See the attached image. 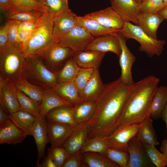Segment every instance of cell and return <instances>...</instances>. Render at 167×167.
I'll use <instances>...</instances> for the list:
<instances>
[{
	"label": "cell",
	"mask_w": 167,
	"mask_h": 167,
	"mask_svg": "<svg viewBox=\"0 0 167 167\" xmlns=\"http://www.w3.org/2000/svg\"><path fill=\"white\" fill-rule=\"evenodd\" d=\"M33 31H19L17 40L19 43L22 47V50L24 45L29 39Z\"/></svg>",
	"instance_id": "cell-49"
},
{
	"label": "cell",
	"mask_w": 167,
	"mask_h": 167,
	"mask_svg": "<svg viewBox=\"0 0 167 167\" xmlns=\"http://www.w3.org/2000/svg\"><path fill=\"white\" fill-rule=\"evenodd\" d=\"M167 102V86L158 87L152 99L149 115L152 119L157 120L161 115Z\"/></svg>",
	"instance_id": "cell-30"
},
{
	"label": "cell",
	"mask_w": 167,
	"mask_h": 167,
	"mask_svg": "<svg viewBox=\"0 0 167 167\" xmlns=\"http://www.w3.org/2000/svg\"><path fill=\"white\" fill-rule=\"evenodd\" d=\"M159 78L149 75L135 83L117 123V126L142 122L149 115Z\"/></svg>",
	"instance_id": "cell-2"
},
{
	"label": "cell",
	"mask_w": 167,
	"mask_h": 167,
	"mask_svg": "<svg viewBox=\"0 0 167 167\" xmlns=\"http://www.w3.org/2000/svg\"><path fill=\"white\" fill-rule=\"evenodd\" d=\"M95 104L96 101H89L74 106L73 117L76 125L87 123L93 113Z\"/></svg>",
	"instance_id": "cell-33"
},
{
	"label": "cell",
	"mask_w": 167,
	"mask_h": 167,
	"mask_svg": "<svg viewBox=\"0 0 167 167\" xmlns=\"http://www.w3.org/2000/svg\"><path fill=\"white\" fill-rule=\"evenodd\" d=\"M116 35L119 39L121 48V52L119 58L121 68V75L119 78L123 84L132 86L135 83L132 77L131 68L136 58L127 47L126 44L127 39L122 33L118 31L116 33Z\"/></svg>",
	"instance_id": "cell-9"
},
{
	"label": "cell",
	"mask_w": 167,
	"mask_h": 167,
	"mask_svg": "<svg viewBox=\"0 0 167 167\" xmlns=\"http://www.w3.org/2000/svg\"><path fill=\"white\" fill-rule=\"evenodd\" d=\"M9 119L18 128L31 135L32 130L36 118L32 114L21 110L9 114Z\"/></svg>",
	"instance_id": "cell-32"
},
{
	"label": "cell",
	"mask_w": 167,
	"mask_h": 167,
	"mask_svg": "<svg viewBox=\"0 0 167 167\" xmlns=\"http://www.w3.org/2000/svg\"><path fill=\"white\" fill-rule=\"evenodd\" d=\"M0 103L9 114L20 110L13 85L0 76Z\"/></svg>",
	"instance_id": "cell-19"
},
{
	"label": "cell",
	"mask_w": 167,
	"mask_h": 167,
	"mask_svg": "<svg viewBox=\"0 0 167 167\" xmlns=\"http://www.w3.org/2000/svg\"><path fill=\"white\" fill-rule=\"evenodd\" d=\"M47 122L51 147L62 146L70 136L74 127L68 124L52 122L47 120Z\"/></svg>",
	"instance_id": "cell-17"
},
{
	"label": "cell",
	"mask_w": 167,
	"mask_h": 167,
	"mask_svg": "<svg viewBox=\"0 0 167 167\" xmlns=\"http://www.w3.org/2000/svg\"><path fill=\"white\" fill-rule=\"evenodd\" d=\"M134 85H125L119 78L105 84L96 101L93 113L86 123L89 127L88 139L107 136L117 127V122Z\"/></svg>",
	"instance_id": "cell-1"
},
{
	"label": "cell",
	"mask_w": 167,
	"mask_h": 167,
	"mask_svg": "<svg viewBox=\"0 0 167 167\" xmlns=\"http://www.w3.org/2000/svg\"><path fill=\"white\" fill-rule=\"evenodd\" d=\"M78 18L70 9L53 18L52 42L59 43L62 37L77 25Z\"/></svg>",
	"instance_id": "cell-11"
},
{
	"label": "cell",
	"mask_w": 167,
	"mask_h": 167,
	"mask_svg": "<svg viewBox=\"0 0 167 167\" xmlns=\"http://www.w3.org/2000/svg\"><path fill=\"white\" fill-rule=\"evenodd\" d=\"M95 38L84 27L77 25L62 37L59 43L77 52L84 50Z\"/></svg>",
	"instance_id": "cell-10"
},
{
	"label": "cell",
	"mask_w": 167,
	"mask_h": 167,
	"mask_svg": "<svg viewBox=\"0 0 167 167\" xmlns=\"http://www.w3.org/2000/svg\"><path fill=\"white\" fill-rule=\"evenodd\" d=\"M103 155L118 164L121 167H128L129 155L127 151L108 148Z\"/></svg>",
	"instance_id": "cell-39"
},
{
	"label": "cell",
	"mask_w": 167,
	"mask_h": 167,
	"mask_svg": "<svg viewBox=\"0 0 167 167\" xmlns=\"http://www.w3.org/2000/svg\"><path fill=\"white\" fill-rule=\"evenodd\" d=\"M140 123L118 126L109 135L104 137L109 148L127 151L129 140L135 136Z\"/></svg>",
	"instance_id": "cell-8"
},
{
	"label": "cell",
	"mask_w": 167,
	"mask_h": 167,
	"mask_svg": "<svg viewBox=\"0 0 167 167\" xmlns=\"http://www.w3.org/2000/svg\"><path fill=\"white\" fill-rule=\"evenodd\" d=\"M94 72V69L93 68L81 67L74 81L79 94L83 89Z\"/></svg>",
	"instance_id": "cell-42"
},
{
	"label": "cell",
	"mask_w": 167,
	"mask_h": 167,
	"mask_svg": "<svg viewBox=\"0 0 167 167\" xmlns=\"http://www.w3.org/2000/svg\"><path fill=\"white\" fill-rule=\"evenodd\" d=\"M73 107L64 106L57 107L50 111L45 117L49 122L68 124L74 127L77 125L73 118Z\"/></svg>",
	"instance_id": "cell-28"
},
{
	"label": "cell",
	"mask_w": 167,
	"mask_h": 167,
	"mask_svg": "<svg viewBox=\"0 0 167 167\" xmlns=\"http://www.w3.org/2000/svg\"><path fill=\"white\" fill-rule=\"evenodd\" d=\"M77 25L84 27L94 37L115 34L119 31L105 27L94 20L86 18L84 16H78Z\"/></svg>",
	"instance_id": "cell-29"
},
{
	"label": "cell",
	"mask_w": 167,
	"mask_h": 167,
	"mask_svg": "<svg viewBox=\"0 0 167 167\" xmlns=\"http://www.w3.org/2000/svg\"><path fill=\"white\" fill-rule=\"evenodd\" d=\"M41 164H40V167H57L49 153L47 152L46 156L43 157Z\"/></svg>",
	"instance_id": "cell-51"
},
{
	"label": "cell",
	"mask_w": 167,
	"mask_h": 167,
	"mask_svg": "<svg viewBox=\"0 0 167 167\" xmlns=\"http://www.w3.org/2000/svg\"><path fill=\"white\" fill-rule=\"evenodd\" d=\"M37 2L43 5L44 0H36Z\"/></svg>",
	"instance_id": "cell-56"
},
{
	"label": "cell",
	"mask_w": 167,
	"mask_h": 167,
	"mask_svg": "<svg viewBox=\"0 0 167 167\" xmlns=\"http://www.w3.org/2000/svg\"><path fill=\"white\" fill-rule=\"evenodd\" d=\"M31 135L35 139L38 152L36 166L39 167V161L45 156V147L49 142L47 122L45 117L41 116L36 118L32 129Z\"/></svg>",
	"instance_id": "cell-15"
},
{
	"label": "cell",
	"mask_w": 167,
	"mask_h": 167,
	"mask_svg": "<svg viewBox=\"0 0 167 167\" xmlns=\"http://www.w3.org/2000/svg\"><path fill=\"white\" fill-rule=\"evenodd\" d=\"M23 75L29 82L45 90L53 89L58 84L56 73L47 68L36 55L25 57Z\"/></svg>",
	"instance_id": "cell-3"
},
{
	"label": "cell",
	"mask_w": 167,
	"mask_h": 167,
	"mask_svg": "<svg viewBox=\"0 0 167 167\" xmlns=\"http://www.w3.org/2000/svg\"><path fill=\"white\" fill-rule=\"evenodd\" d=\"M11 84L17 90L41 104L44 90L29 82L23 75Z\"/></svg>",
	"instance_id": "cell-27"
},
{
	"label": "cell",
	"mask_w": 167,
	"mask_h": 167,
	"mask_svg": "<svg viewBox=\"0 0 167 167\" xmlns=\"http://www.w3.org/2000/svg\"><path fill=\"white\" fill-rule=\"evenodd\" d=\"M13 86L20 105V110L28 112L34 115L36 118H39L41 116V104L17 90Z\"/></svg>",
	"instance_id": "cell-36"
},
{
	"label": "cell",
	"mask_w": 167,
	"mask_h": 167,
	"mask_svg": "<svg viewBox=\"0 0 167 167\" xmlns=\"http://www.w3.org/2000/svg\"><path fill=\"white\" fill-rule=\"evenodd\" d=\"M143 144L158 145V140L152 124V119L148 115L142 122L135 136Z\"/></svg>",
	"instance_id": "cell-25"
},
{
	"label": "cell",
	"mask_w": 167,
	"mask_h": 167,
	"mask_svg": "<svg viewBox=\"0 0 167 167\" xmlns=\"http://www.w3.org/2000/svg\"><path fill=\"white\" fill-rule=\"evenodd\" d=\"M157 13L161 16L164 19H167V6L163 7Z\"/></svg>",
	"instance_id": "cell-55"
},
{
	"label": "cell",
	"mask_w": 167,
	"mask_h": 167,
	"mask_svg": "<svg viewBox=\"0 0 167 167\" xmlns=\"http://www.w3.org/2000/svg\"><path fill=\"white\" fill-rule=\"evenodd\" d=\"M80 68L72 57L69 58L56 73L58 83L74 82Z\"/></svg>",
	"instance_id": "cell-35"
},
{
	"label": "cell",
	"mask_w": 167,
	"mask_h": 167,
	"mask_svg": "<svg viewBox=\"0 0 167 167\" xmlns=\"http://www.w3.org/2000/svg\"><path fill=\"white\" fill-rule=\"evenodd\" d=\"M9 114L5 108L0 104V125L9 119Z\"/></svg>",
	"instance_id": "cell-52"
},
{
	"label": "cell",
	"mask_w": 167,
	"mask_h": 167,
	"mask_svg": "<svg viewBox=\"0 0 167 167\" xmlns=\"http://www.w3.org/2000/svg\"><path fill=\"white\" fill-rule=\"evenodd\" d=\"M106 53L93 50L74 52L72 58L80 67L99 68Z\"/></svg>",
	"instance_id": "cell-22"
},
{
	"label": "cell",
	"mask_w": 167,
	"mask_h": 167,
	"mask_svg": "<svg viewBox=\"0 0 167 167\" xmlns=\"http://www.w3.org/2000/svg\"><path fill=\"white\" fill-rule=\"evenodd\" d=\"M53 90L59 96L74 105L84 102L74 82L58 83Z\"/></svg>",
	"instance_id": "cell-26"
},
{
	"label": "cell",
	"mask_w": 167,
	"mask_h": 167,
	"mask_svg": "<svg viewBox=\"0 0 167 167\" xmlns=\"http://www.w3.org/2000/svg\"><path fill=\"white\" fill-rule=\"evenodd\" d=\"M43 5L46 13L53 18L70 9L68 0H44Z\"/></svg>",
	"instance_id": "cell-38"
},
{
	"label": "cell",
	"mask_w": 167,
	"mask_h": 167,
	"mask_svg": "<svg viewBox=\"0 0 167 167\" xmlns=\"http://www.w3.org/2000/svg\"><path fill=\"white\" fill-rule=\"evenodd\" d=\"M127 150L129 155L128 167H155L149 158L143 144L135 136L129 141Z\"/></svg>",
	"instance_id": "cell-12"
},
{
	"label": "cell",
	"mask_w": 167,
	"mask_h": 167,
	"mask_svg": "<svg viewBox=\"0 0 167 167\" xmlns=\"http://www.w3.org/2000/svg\"><path fill=\"white\" fill-rule=\"evenodd\" d=\"M16 6L14 0H0V8L4 13Z\"/></svg>",
	"instance_id": "cell-50"
},
{
	"label": "cell",
	"mask_w": 167,
	"mask_h": 167,
	"mask_svg": "<svg viewBox=\"0 0 167 167\" xmlns=\"http://www.w3.org/2000/svg\"><path fill=\"white\" fill-rule=\"evenodd\" d=\"M105 87L102 82L98 68L94 69V73L79 95L84 102L96 101Z\"/></svg>",
	"instance_id": "cell-20"
},
{
	"label": "cell",
	"mask_w": 167,
	"mask_h": 167,
	"mask_svg": "<svg viewBox=\"0 0 167 167\" xmlns=\"http://www.w3.org/2000/svg\"><path fill=\"white\" fill-rule=\"evenodd\" d=\"M85 167L82 154L79 152L69 156L62 167Z\"/></svg>",
	"instance_id": "cell-46"
},
{
	"label": "cell",
	"mask_w": 167,
	"mask_h": 167,
	"mask_svg": "<svg viewBox=\"0 0 167 167\" xmlns=\"http://www.w3.org/2000/svg\"><path fill=\"white\" fill-rule=\"evenodd\" d=\"M9 20L10 26L7 44L12 45L22 52V47L19 43L17 40L19 26L20 21L14 20Z\"/></svg>",
	"instance_id": "cell-44"
},
{
	"label": "cell",
	"mask_w": 167,
	"mask_h": 167,
	"mask_svg": "<svg viewBox=\"0 0 167 167\" xmlns=\"http://www.w3.org/2000/svg\"><path fill=\"white\" fill-rule=\"evenodd\" d=\"M82 154L85 167H120L118 164L100 153L95 152H87Z\"/></svg>",
	"instance_id": "cell-34"
},
{
	"label": "cell",
	"mask_w": 167,
	"mask_h": 167,
	"mask_svg": "<svg viewBox=\"0 0 167 167\" xmlns=\"http://www.w3.org/2000/svg\"><path fill=\"white\" fill-rule=\"evenodd\" d=\"M127 39H134L140 45L139 50L145 52L149 57L159 56L163 53L166 44L165 40L154 39L147 35L139 26L125 22L120 31Z\"/></svg>",
	"instance_id": "cell-5"
},
{
	"label": "cell",
	"mask_w": 167,
	"mask_h": 167,
	"mask_svg": "<svg viewBox=\"0 0 167 167\" xmlns=\"http://www.w3.org/2000/svg\"><path fill=\"white\" fill-rule=\"evenodd\" d=\"M74 52L70 48L52 41L34 55L39 57L49 70L56 73L72 56Z\"/></svg>",
	"instance_id": "cell-7"
},
{
	"label": "cell",
	"mask_w": 167,
	"mask_h": 167,
	"mask_svg": "<svg viewBox=\"0 0 167 167\" xmlns=\"http://www.w3.org/2000/svg\"><path fill=\"white\" fill-rule=\"evenodd\" d=\"M28 135L10 119L0 125V144L21 143Z\"/></svg>",
	"instance_id": "cell-21"
},
{
	"label": "cell",
	"mask_w": 167,
	"mask_h": 167,
	"mask_svg": "<svg viewBox=\"0 0 167 167\" xmlns=\"http://www.w3.org/2000/svg\"><path fill=\"white\" fill-rule=\"evenodd\" d=\"M165 6H167V0H163Z\"/></svg>",
	"instance_id": "cell-58"
},
{
	"label": "cell",
	"mask_w": 167,
	"mask_h": 167,
	"mask_svg": "<svg viewBox=\"0 0 167 167\" xmlns=\"http://www.w3.org/2000/svg\"><path fill=\"white\" fill-rule=\"evenodd\" d=\"M25 58L21 51L10 44L0 48V76L13 83L23 75Z\"/></svg>",
	"instance_id": "cell-4"
},
{
	"label": "cell",
	"mask_w": 167,
	"mask_h": 167,
	"mask_svg": "<svg viewBox=\"0 0 167 167\" xmlns=\"http://www.w3.org/2000/svg\"><path fill=\"white\" fill-rule=\"evenodd\" d=\"M47 152L50 155L57 167H61L69 157L67 153L63 146L48 148Z\"/></svg>",
	"instance_id": "cell-43"
},
{
	"label": "cell",
	"mask_w": 167,
	"mask_h": 167,
	"mask_svg": "<svg viewBox=\"0 0 167 167\" xmlns=\"http://www.w3.org/2000/svg\"><path fill=\"white\" fill-rule=\"evenodd\" d=\"M5 13L8 20L22 22L39 19L45 13L38 10L15 6Z\"/></svg>",
	"instance_id": "cell-31"
},
{
	"label": "cell",
	"mask_w": 167,
	"mask_h": 167,
	"mask_svg": "<svg viewBox=\"0 0 167 167\" xmlns=\"http://www.w3.org/2000/svg\"><path fill=\"white\" fill-rule=\"evenodd\" d=\"M108 148L104 137L98 136L88 139L79 152L82 153L87 152H95L103 155Z\"/></svg>",
	"instance_id": "cell-37"
},
{
	"label": "cell",
	"mask_w": 167,
	"mask_h": 167,
	"mask_svg": "<svg viewBox=\"0 0 167 167\" xmlns=\"http://www.w3.org/2000/svg\"><path fill=\"white\" fill-rule=\"evenodd\" d=\"M150 160L156 167L167 166V158L155 145L143 144Z\"/></svg>",
	"instance_id": "cell-40"
},
{
	"label": "cell",
	"mask_w": 167,
	"mask_h": 167,
	"mask_svg": "<svg viewBox=\"0 0 167 167\" xmlns=\"http://www.w3.org/2000/svg\"><path fill=\"white\" fill-rule=\"evenodd\" d=\"M64 106L73 107L74 105L59 96L53 90H44L40 105V115L45 117L53 109Z\"/></svg>",
	"instance_id": "cell-24"
},
{
	"label": "cell",
	"mask_w": 167,
	"mask_h": 167,
	"mask_svg": "<svg viewBox=\"0 0 167 167\" xmlns=\"http://www.w3.org/2000/svg\"><path fill=\"white\" fill-rule=\"evenodd\" d=\"M165 6L163 0H145L140 4L139 14L157 13Z\"/></svg>",
	"instance_id": "cell-41"
},
{
	"label": "cell",
	"mask_w": 167,
	"mask_h": 167,
	"mask_svg": "<svg viewBox=\"0 0 167 167\" xmlns=\"http://www.w3.org/2000/svg\"><path fill=\"white\" fill-rule=\"evenodd\" d=\"M161 118L165 123L167 134V102L162 111Z\"/></svg>",
	"instance_id": "cell-53"
},
{
	"label": "cell",
	"mask_w": 167,
	"mask_h": 167,
	"mask_svg": "<svg viewBox=\"0 0 167 167\" xmlns=\"http://www.w3.org/2000/svg\"><path fill=\"white\" fill-rule=\"evenodd\" d=\"M10 21L8 20L5 24L0 29V48L6 46L8 42Z\"/></svg>",
	"instance_id": "cell-48"
},
{
	"label": "cell",
	"mask_w": 167,
	"mask_h": 167,
	"mask_svg": "<svg viewBox=\"0 0 167 167\" xmlns=\"http://www.w3.org/2000/svg\"><path fill=\"white\" fill-rule=\"evenodd\" d=\"M140 4L143 2L145 0H136Z\"/></svg>",
	"instance_id": "cell-57"
},
{
	"label": "cell",
	"mask_w": 167,
	"mask_h": 167,
	"mask_svg": "<svg viewBox=\"0 0 167 167\" xmlns=\"http://www.w3.org/2000/svg\"><path fill=\"white\" fill-rule=\"evenodd\" d=\"M164 20L157 13L139 14L137 17V25L149 36L157 39V30Z\"/></svg>",
	"instance_id": "cell-23"
},
{
	"label": "cell",
	"mask_w": 167,
	"mask_h": 167,
	"mask_svg": "<svg viewBox=\"0 0 167 167\" xmlns=\"http://www.w3.org/2000/svg\"><path fill=\"white\" fill-rule=\"evenodd\" d=\"M85 50H93L106 53L113 52L119 58L121 48L118 38L116 35H109L95 38L86 47Z\"/></svg>",
	"instance_id": "cell-16"
},
{
	"label": "cell",
	"mask_w": 167,
	"mask_h": 167,
	"mask_svg": "<svg viewBox=\"0 0 167 167\" xmlns=\"http://www.w3.org/2000/svg\"><path fill=\"white\" fill-rule=\"evenodd\" d=\"M160 150L167 158V140L164 139L162 141Z\"/></svg>",
	"instance_id": "cell-54"
},
{
	"label": "cell",
	"mask_w": 167,
	"mask_h": 167,
	"mask_svg": "<svg viewBox=\"0 0 167 167\" xmlns=\"http://www.w3.org/2000/svg\"><path fill=\"white\" fill-rule=\"evenodd\" d=\"M16 6L23 8L35 9L46 13L45 6L36 0H14Z\"/></svg>",
	"instance_id": "cell-45"
},
{
	"label": "cell",
	"mask_w": 167,
	"mask_h": 167,
	"mask_svg": "<svg viewBox=\"0 0 167 167\" xmlns=\"http://www.w3.org/2000/svg\"><path fill=\"white\" fill-rule=\"evenodd\" d=\"M111 7L125 22L137 25V17L140 3L136 0H110Z\"/></svg>",
	"instance_id": "cell-18"
},
{
	"label": "cell",
	"mask_w": 167,
	"mask_h": 167,
	"mask_svg": "<svg viewBox=\"0 0 167 167\" xmlns=\"http://www.w3.org/2000/svg\"><path fill=\"white\" fill-rule=\"evenodd\" d=\"M84 18L94 20L102 26L120 31L125 21L111 7L93 12L83 16Z\"/></svg>",
	"instance_id": "cell-13"
},
{
	"label": "cell",
	"mask_w": 167,
	"mask_h": 167,
	"mask_svg": "<svg viewBox=\"0 0 167 167\" xmlns=\"http://www.w3.org/2000/svg\"><path fill=\"white\" fill-rule=\"evenodd\" d=\"M89 127L86 124H77L74 127L70 136L62 146L69 157L80 152L88 139Z\"/></svg>",
	"instance_id": "cell-14"
},
{
	"label": "cell",
	"mask_w": 167,
	"mask_h": 167,
	"mask_svg": "<svg viewBox=\"0 0 167 167\" xmlns=\"http://www.w3.org/2000/svg\"><path fill=\"white\" fill-rule=\"evenodd\" d=\"M44 14V13L41 17L37 19L20 22L19 26V31H33L42 22Z\"/></svg>",
	"instance_id": "cell-47"
},
{
	"label": "cell",
	"mask_w": 167,
	"mask_h": 167,
	"mask_svg": "<svg viewBox=\"0 0 167 167\" xmlns=\"http://www.w3.org/2000/svg\"><path fill=\"white\" fill-rule=\"evenodd\" d=\"M53 18L45 13L41 24L35 30L24 45L22 52L25 57L34 55L53 41Z\"/></svg>",
	"instance_id": "cell-6"
}]
</instances>
